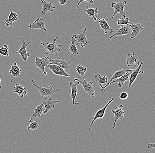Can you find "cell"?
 Instances as JSON below:
<instances>
[{
	"label": "cell",
	"instance_id": "cell-1",
	"mask_svg": "<svg viewBox=\"0 0 155 153\" xmlns=\"http://www.w3.org/2000/svg\"><path fill=\"white\" fill-rule=\"evenodd\" d=\"M58 39V37H56L53 42L44 44L41 42L40 44L43 46V49L45 55L48 56L51 54L58 55L61 51V45H58L56 43V41Z\"/></svg>",
	"mask_w": 155,
	"mask_h": 153
},
{
	"label": "cell",
	"instance_id": "cell-2",
	"mask_svg": "<svg viewBox=\"0 0 155 153\" xmlns=\"http://www.w3.org/2000/svg\"><path fill=\"white\" fill-rule=\"evenodd\" d=\"M32 83L33 85L35 86L36 88H37L38 89L42 97L45 98L48 97L50 96L51 95H53L57 92H61V93H62L61 90V89H59V90H55L53 88V87L51 85L48 86L47 88H43V87H40V86H38L36 84H35L33 80H32Z\"/></svg>",
	"mask_w": 155,
	"mask_h": 153
},
{
	"label": "cell",
	"instance_id": "cell-3",
	"mask_svg": "<svg viewBox=\"0 0 155 153\" xmlns=\"http://www.w3.org/2000/svg\"><path fill=\"white\" fill-rule=\"evenodd\" d=\"M127 3V1H124L122 2V0L117 2H116L111 3V7L114 9V14L112 15V17L106 19L107 21L110 19H113L115 15L117 13H120V15L124 16V15H126V13L124 12L125 7L126 6Z\"/></svg>",
	"mask_w": 155,
	"mask_h": 153
},
{
	"label": "cell",
	"instance_id": "cell-4",
	"mask_svg": "<svg viewBox=\"0 0 155 153\" xmlns=\"http://www.w3.org/2000/svg\"><path fill=\"white\" fill-rule=\"evenodd\" d=\"M78 81L82 85V88H84L85 92L88 94L92 98L95 97V91L93 87V82L91 81H87L86 79H84L83 81L79 80L77 78H74V82Z\"/></svg>",
	"mask_w": 155,
	"mask_h": 153
},
{
	"label": "cell",
	"instance_id": "cell-5",
	"mask_svg": "<svg viewBox=\"0 0 155 153\" xmlns=\"http://www.w3.org/2000/svg\"><path fill=\"white\" fill-rule=\"evenodd\" d=\"M35 55V65L38 68L42 71L45 75H47V72H45V67H47V65L49 64L50 63V61L51 59L48 57H45L44 56L43 58H39L36 55L34 54Z\"/></svg>",
	"mask_w": 155,
	"mask_h": 153
},
{
	"label": "cell",
	"instance_id": "cell-6",
	"mask_svg": "<svg viewBox=\"0 0 155 153\" xmlns=\"http://www.w3.org/2000/svg\"><path fill=\"white\" fill-rule=\"evenodd\" d=\"M49 64L57 65L59 66L65 70V71L67 72L68 70L71 69L72 70L74 68V65L70 62L65 61L63 59L58 58L55 59H52L50 61Z\"/></svg>",
	"mask_w": 155,
	"mask_h": 153
},
{
	"label": "cell",
	"instance_id": "cell-7",
	"mask_svg": "<svg viewBox=\"0 0 155 153\" xmlns=\"http://www.w3.org/2000/svg\"><path fill=\"white\" fill-rule=\"evenodd\" d=\"M82 30V32H80L79 34L77 35H74L72 36L76 39L77 43H79L81 47H84L87 46L90 43L87 40V36H86V32L87 31V28H80Z\"/></svg>",
	"mask_w": 155,
	"mask_h": 153
},
{
	"label": "cell",
	"instance_id": "cell-8",
	"mask_svg": "<svg viewBox=\"0 0 155 153\" xmlns=\"http://www.w3.org/2000/svg\"><path fill=\"white\" fill-rule=\"evenodd\" d=\"M135 69H126L125 68H123L120 70L117 71L115 72H114V74L112 75V77H111V79H110V81L109 82H107V84L105 86L103 87V88L101 89V90H100V91H101L102 93L104 92H105V88H106L107 86H109L110 85V83H111V81L114 80V79H118V78H120L121 76H123V75L127 73V72H129L130 71H134Z\"/></svg>",
	"mask_w": 155,
	"mask_h": 153
},
{
	"label": "cell",
	"instance_id": "cell-9",
	"mask_svg": "<svg viewBox=\"0 0 155 153\" xmlns=\"http://www.w3.org/2000/svg\"><path fill=\"white\" fill-rule=\"evenodd\" d=\"M47 22V21L43 22V18L38 17L33 23L29 24L28 27L32 30L41 29L43 30L45 32H47V29L45 28V26Z\"/></svg>",
	"mask_w": 155,
	"mask_h": 153
},
{
	"label": "cell",
	"instance_id": "cell-10",
	"mask_svg": "<svg viewBox=\"0 0 155 153\" xmlns=\"http://www.w3.org/2000/svg\"><path fill=\"white\" fill-rule=\"evenodd\" d=\"M114 100V98H112L111 100H109V101H108L107 104H106V105H105L104 107L102 108L101 109H100V110H99L97 112L95 115L92 118L93 120H92L91 123V125H90L89 129H91L93 124H94V123L95 121L96 120H97V119H100V120H101V121L102 120L104 117V114H105V111H106L107 108V106L109 105Z\"/></svg>",
	"mask_w": 155,
	"mask_h": 153
},
{
	"label": "cell",
	"instance_id": "cell-11",
	"mask_svg": "<svg viewBox=\"0 0 155 153\" xmlns=\"http://www.w3.org/2000/svg\"><path fill=\"white\" fill-rule=\"evenodd\" d=\"M127 64L128 67H135L137 65H139L140 62L138 61V57L137 55L134 52L132 54H128L126 59Z\"/></svg>",
	"mask_w": 155,
	"mask_h": 153
},
{
	"label": "cell",
	"instance_id": "cell-12",
	"mask_svg": "<svg viewBox=\"0 0 155 153\" xmlns=\"http://www.w3.org/2000/svg\"><path fill=\"white\" fill-rule=\"evenodd\" d=\"M111 112L115 115V120L113 125V128L116 127V123L119 120H122L124 118V106L122 105L116 106L115 110H111Z\"/></svg>",
	"mask_w": 155,
	"mask_h": 153
},
{
	"label": "cell",
	"instance_id": "cell-13",
	"mask_svg": "<svg viewBox=\"0 0 155 153\" xmlns=\"http://www.w3.org/2000/svg\"><path fill=\"white\" fill-rule=\"evenodd\" d=\"M27 38L23 41V44L21 45V47L18 51L16 52L17 54H19L20 56L22 57V60L24 61H27L28 59V58L30 57V53H28L27 51V46L29 45V44L31 43V42H27Z\"/></svg>",
	"mask_w": 155,
	"mask_h": 153
},
{
	"label": "cell",
	"instance_id": "cell-14",
	"mask_svg": "<svg viewBox=\"0 0 155 153\" xmlns=\"http://www.w3.org/2000/svg\"><path fill=\"white\" fill-rule=\"evenodd\" d=\"M53 72L54 74L60 75V76H65V77H69L71 76V75L68 74L64 70L59 66L57 65L48 64L47 66Z\"/></svg>",
	"mask_w": 155,
	"mask_h": 153
},
{
	"label": "cell",
	"instance_id": "cell-15",
	"mask_svg": "<svg viewBox=\"0 0 155 153\" xmlns=\"http://www.w3.org/2000/svg\"><path fill=\"white\" fill-rule=\"evenodd\" d=\"M48 100H46L47 97H45L44 99L42 101L44 103V105L45 106L44 112H43V114H45L48 113L49 110H53V108L55 106V104L59 102L58 100H53L51 98V97H48Z\"/></svg>",
	"mask_w": 155,
	"mask_h": 153
},
{
	"label": "cell",
	"instance_id": "cell-16",
	"mask_svg": "<svg viewBox=\"0 0 155 153\" xmlns=\"http://www.w3.org/2000/svg\"><path fill=\"white\" fill-rule=\"evenodd\" d=\"M78 82V81H77ZM79 82L74 83V82H70L69 83V86L71 89V97L72 99L73 105H75L76 104H79V102H76L75 101L76 99L78 97V90L77 87L79 85Z\"/></svg>",
	"mask_w": 155,
	"mask_h": 153
},
{
	"label": "cell",
	"instance_id": "cell-17",
	"mask_svg": "<svg viewBox=\"0 0 155 153\" xmlns=\"http://www.w3.org/2000/svg\"><path fill=\"white\" fill-rule=\"evenodd\" d=\"M128 25L130 27L131 30H132V33L130 35L131 38H135L137 35L144 29L143 25L140 23L132 24L130 23Z\"/></svg>",
	"mask_w": 155,
	"mask_h": 153
},
{
	"label": "cell",
	"instance_id": "cell-18",
	"mask_svg": "<svg viewBox=\"0 0 155 153\" xmlns=\"http://www.w3.org/2000/svg\"><path fill=\"white\" fill-rule=\"evenodd\" d=\"M130 32V28L128 25H121L120 28L117 29V31L115 33L109 37V39H111L112 38L116 36L124 35L129 34Z\"/></svg>",
	"mask_w": 155,
	"mask_h": 153
},
{
	"label": "cell",
	"instance_id": "cell-19",
	"mask_svg": "<svg viewBox=\"0 0 155 153\" xmlns=\"http://www.w3.org/2000/svg\"><path fill=\"white\" fill-rule=\"evenodd\" d=\"M7 6L9 8L10 12L8 18L5 21V24L6 27H12L13 22L17 21L18 20V15L17 13L12 10L10 7L7 4Z\"/></svg>",
	"mask_w": 155,
	"mask_h": 153
},
{
	"label": "cell",
	"instance_id": "cell-20",
	"mask_svg": "<svg viewBox=\"0 0 155 153\" xmlns=\"http://www.w3.org/2000/svg\"><path fill=\"white\" fill-rule=\"evenodd\" d=\"M142 65H143V62H141L140 64L138 66V68L136 69H135L134 71L131 74H130L129 78V83L128 87V88H130L132 84H133V83L134 82V81L136 79L138 74H140V73H144V72L140 71V69L141 68V66H142Z\"/></svg>",
	"mask_w": 155,
	"mask_h": 153
},
{
	"label": "cell",
	"instance_id": "cell-21",
	"mask_svg": "<svg viewBox=\"0 0 155 153\" xmlns=\"http://www.w3.org/2000/svg\"><path fill=\"white\" fill-rule=\"evenodd\" d=\"M133 72V71L129 72H127L124 75L120 78H118L116 80H113L110 83V85L114 83H118V87L120 88H122V86L124 84L125 82L129 79L130 74H131Z\"/></svg>",
	"mask_w": 155,
	"mask_h": 153
},
{
	"label": "cell",
	"instance_id": "cell-22",
	"mask_svg": "<svg viewBox=\"0 0 155 153\" xmlns=\"http://www.w3.org/2000/svg\"><path fill=\"white\" fill-rule=\"evenodd\" d=\"M12 89L14 93L17 94L18 96L22 98L25 96L28 93L27 89L25 87L18 84H15Z\"/></svg>",
	"mask_w": 155,
	"mask_h": 153
},
{
	"label": "cell",
	"instance_id": "cell-23",
	"mask_svg": "<svg viewBox=\"0 0 155 153\" xmlns=\"http://www.w3.org/2000/svg\"><path fill=\"white\" fill-rule=\"evenodd\" d=\"M41 103L40 105L37 106L35 109V111L33 113L31 117V120H34L35 118H40L41 115L43 114L45 109L43 108L44 103L43 101H40Z\"/></svg>",
	"mask_w": 155,
	"mask_h": 153
},
{
	"label": "cell",
	"instance_id": "cell-24",
	"mask_svg": "<svg viewBox=\"0 0 155 153\" xmlns=\"http://www.w3.org/2000/svg\"><path fill=\"white\" fill-rule=\"evenodd\" d=\"M97 19L99 20L100 25L101 27L103 30H104V33L105 35H107V31H109L110 33H112L114 32V30L111 28V27L107 24V20L104 18L100 19L98 17H97V15H96Z\"/></svg>",
	"mask_w": 155,
	"mask_h": 153
},
{
	"label": "cell",
	"instance_id": "cell-25",
	"mask_svg": "<svg viewBox=\"0 0 155 153\" xmlns=\"http://www.w3.org/2000/svg\"><path fill=\"white\" fill-rule=\"evenodd\" d=\"M41 2H42V10L41 13L42 14H45L46 12H51L54 11V9L55 8V7L52 5V3L51 2H48L45 0H40Z\"/></svg>",
	"mask_w": 155,
	"mask_h": 153
},
{
	"label": "cell",
	"instance_id": "cell-26",
	"mask_svg": "<svg viewBox=\"0 0 155 153\" xmlns=\"http://www.w3.org/2000/svg\"><path fill=\"white\" fill-rule=\"evenodd\" d=\"M21 70L19 68V66L17 65V63L15 62L11 66L9 72L12 76L17 77L20 76Z\"/></svg>",
	"mask_w": 155,
	"mask_h": 153
},
{
	"label": "cell",
	"instance_id": "cell-27",
	"mask_svg": "<svg viewBox=\"0 0 155 153\" xmlns=\"http://www.w3.org/2000/svg\"><path fill=\"white\" fill-rule=\"evenodd\" d=\"M95 79L96 82L97 84H98L99 86H100L101 89L103 88L102 86V84H107V78L105 75L101 76L100 74L99 73L95 74Z\"/></svg>",
	"mask_w": 155,
	"mask_h": 153
},
{
	"label": "cell",
	"instance_id": "cell-28",
	"mask_svg": "<svg viewBox=\"0 0 155 153\" xmlns=\"http://www.w3.org/2000/svg\"><path fill=\"white\" fill-rule=\"evenodd\" d=\"M71 44L70 45L68 50L71 53V55L75 57V56L78 55V53H78L77 47H76V45H75V42L77 41V40L73 36L71 37Z\"/></svg>",
	"mask_w": 155,
	"mask_h": 153
},
{
	"label": "cell",
	"instance_id": "cell-29",
	"mask_svg": "<svg viewBox=\"0 0 155 153\" xmlns=\"http://www.w3.org/2000/svg\"><path fill=\"white\" fill-rule=\"evenodd\" d=\"M83 11L89 15V17H91V16L93 17L94 21L97 20V19H96L95 16L98 13L97 8H88L87 9H83Z\"/></svg>",
	"mask_w": 155,
	"mask_h": 153
},
{
	"label": "cell",
	"instance_id": "cell-30",
	"mask_svg": "<svg viewBox=\"0 0 155 153\" xmlns=\"http://www.w3.org/2000/svg\"><path fill=\"white\" fill-rule=\"evenodd\" d=\"M126 15H124L123 17L120 18L117 20V23L118 25H127L130 23L128 17H126Z\"/></svg>",
	"mask_w": 155,
	"mask_h": 153
},
{
	"label": "cell",
	"instance_id": "cell-31",
	"mask_svg": "<svg viewBox=\"0 0 155 153\" xmlns=\"http://www.w3.org/2000/svg\"><path fill=\"white\" fill-rule=\"evenodd\" d=\"M87 67L82 66L81 65H78L76 67L75 72L78 75H82V76H84L85 73L87 72Z\"/></svg>",
	"mask_w": 155,
	"mask_h": 153
},
{
	"label": "cell",
	"instance_id": "cell-32",
	"mask_svg": "<svg viewBox=\"0 0 155 153\" xmlns=\"http://www.w3.org/2000/svg\"><path fill=\"white\" fill-rule=\"evenodd\" d=\"M0 55L4 56H8L10 55L8 50V46L7 44H5L2 48H0Z\"/></svg>",
	"mask_w": 155,
	"mask_h": 153
},
{
	"label": "cell",
	"instance_id": "cell-33",
	"mask_svg": "<svg viewBox=\"0 0 155 153\" xmlns=\"http://www.w3.org/2000/svg\"><path fill=\"white\" fill-rule=\"evenodd\" d=\"M29 122L30 124L28 127V129L36 130L39 126V125L38 123L37 122L35 121L34 120L30 119Z\"/></svg>",
	"mask_w": 155,
	"mask_h": 153
},
{
	"label": "cell",
	"instance_id": "cell-34",
	"mask_svg": "<svg viewBox=\"0 0 155 153\" xmlns=\"http://www.w3.org/2000/svg\"><path fill=\"white\" fill-rule=\"evenodd\" d=\"M83 2H87V8H88L89 5L92 4H93V3H94V1H93V0H80V1L78 2V3L77 7H76V8L75 9V10H77L78 8V6L79 5H80L81 3Z\"/></svg>",
	"mask_w": 155,
	"mask_h": 153
},
{
	"label": "cell",
	"instance_id": "cell-35",
	"mask_svg": "<svg viewBox=\"0 0 155 153\" xmlns=\"http://www.w3.org/2000/svg\"><path fill=\"white\" fill-rule=\"evenodd\" d=\"M128 97V95L126 92H122L120 95V98L122 100H125Z\"/></svg>",
	"mask_w": 155,
	"mask_h": 153
},
{
	"label": "cell",
	"instance_id": "cell-36",
	"mask_svg": "<svg viewBox=\"0 0 155 153\" xmlns=\"http://www.w3.org/2000/svg\"><path fill=\"white\" fill-rule=\"evenodd\" d=\"M68 0H59V3L60 5H67Z\"/></svg>",
	"mask_w": 155,
	"mask_h": 153
},
{
	"label": "cell",
	"instance_id": "cell-37",
	"mask_svg": "<svg viewBox=\"0 0 155 153\" xmlns=\"http://www.w3.org/2000/svg\"><path fill=\"white\" fill-rule=\"evenodd\" d=\"M155 148V143H149L148 144V148L149 149H151Z\"/></svg>",
	"mask_w": 155,
	"mask_h": 153
},
{
	"label": "cell",
	"instance_id": "cell-38",
	"mask_svg": "<svg viewBox=\"0 0 155 153\" xmlns=\"http://www.w3.org/2000/svg\"><path fill=\"white\" fill-rule=\"evenodd\" d=\"M1 78H0V90H2L3 88H2V86H1Z\"/></svg>",
	"mask_w": 155,
	"mask_h": 153
},
{
	"label": "cell",
	"instance_id": "cell-39",
	"mask_svg": "<svg viewBox=\"0 0 155 153\" xmlns=\"http://www.w3.org/2000/svg\"><path fill=\"white\" fill-rule=\"evenodd\" d=\"M154 108H155V107H154Z\"/></svg>",
	"mask_w": 155,
	"mask_h": 153
}]
</instances>
